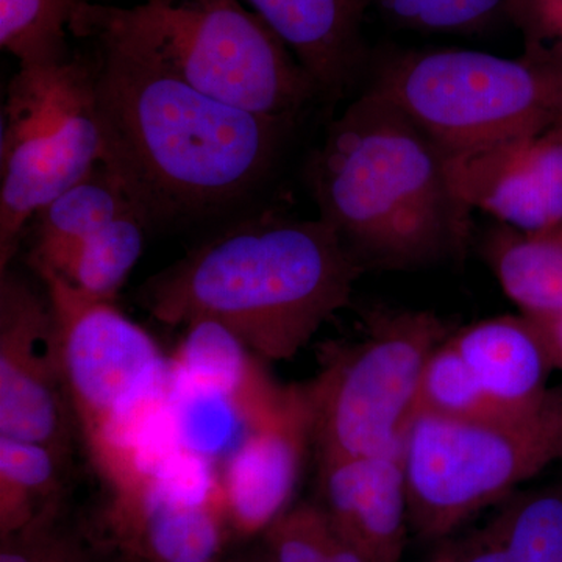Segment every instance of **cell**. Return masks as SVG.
<instances>
[{
    "label": "cell",
    "instance_id": "f1b7e54d",
    "mask_svg": "<svg viewBox=\"0 0 562 562\" xmlns=\"http://www.w3.org/2000/svg\"><path fill=\"white\" fill-rule=\"evenodd\" d=\"M338 538V536H336ZM295 562H364L357 553L351 552L349 547L344 546L341 541H336L330 553L319 554V557L306 558V560Z\"/></svg>",
    "mask_w": 562,
    "mask_h": 562
},
{
    "label": "cell",
    "instance_id": "52a82bcc",
    "mask_svg": "<svg viewBox=\"0 0 562 562\" xmlns=\"http://www.w3.org/2000/svg\"><path fill=\"white\" fill-rule=\"evenodd\" d=\"M91 58L20 68L0 135V272L36 213L101 162Z\"/></svg>",
    "mask_w": 562,
    "mask_h": 562
},
{
    "label": "cell",
    "instance_id": "6da1fadb",
    "mask_svg": "<svg viewBox=\"0 0 562 562\" xmlns=\"http://www.w3.org/2000/svg\"><path fill=\"white\" fill-rule=\"evenodd\" d=\"M70 33L94 47L101 162L147 232L221 216L269 179L294 120L258 116L195 90L128 9L88 0Z\"/></svg>",
    "mask_w": 562,
    "mask_h": 562
},
{
    "label": "cell",
    "instance_id": "7a4b0ae2",
    "mask_svg": "<svg viewBox=\"0 0 562 562\" xmlns=\"http://www.w3.org/2000/svg\"><path fill=\"white\" fill-rule=\"evenodd\" d=\"M362 272L327 222L265 211L151 277L136 301L161 324L216 322L261 361H284L349 305Z\"/></svg>",
    "mask_w": 562,
    "mask_h": 562
},
{
    "label": "cell",
    "instance_id": "9c48e42d",
    "mask_svg": "<svg viewBox=\"0 0 562 562\" xmlns=\"http://www.w3.org/2000/svg\"><path fill=\"white\" fill-rule=\"evenodd\" d=\"M133 20L195 90L258 116L295 120L316 83L243 0H144Z\"/></svg>",
    "mask_w": 562,
    "mask_h": 562
},
{
    "label": "cell",
    "instance_id": "4316f807",
    "mask_svg": "<svg viewBox=\"0 0 562 562\" xmlns=\"http://www.w3.org/2000/svg\"><path fill=\"white\" fill-rule=\"evenodd\" d=\"M436 562H512L486 527L443 547Z\"/></svg>",
    "mask_w": 562,
    "mask_h": 562
},
{
    "label": "cell",
    "instance_id": "484cf974",
    "mask_svg": "<svg viewBox=\"0 0 562 562\" xmlns=\"http://www.w3.org/2000/svg\"><path fill=\"white\" fill-rule=\"evenodd\" d=\"M0 562H94L81 543L55 530L54 522L38 525L2 538Z\"/></svg>",
    "mask_w": 562,
    "mask_h": 562
},
{
    "label": "cell",
    "instance_id": "d6986e66",
    "mask_svg": "<svg viewBox=\"0 0 562 562\" xmlns=\"http://www.w3.org/2000/svg\"><path fill=\"white\" fill-rule=\"evenodd\" d=\"M68 462L43 443L0 436L2 538L55 520Z\"/></svg>",
    "mask_w": 562,
    "mask_h": 562
},
{
    "label": "cell",
    "instance_id": "5b68a950",
    "mask_svg": "<svg viewBox=\"0 0 562 562\" xmlns=\"http://www.w3.org/2000/svg\"><path fill=\"white\" fill-rule=\"evenodd\" d=\"M560 461L562 386L527 412L468 420L416 416L403 446L409 525L420 538H447Z\"/></svg>",
    "mask_w": 562,
    "mask_h": 562
},
{
    "label": "cell",
    "instance_id": "1f68e13d",
    "mask_svg": "<svg viewBox=\"0 0 562 562\" xmlns=\"http://www.w3.org/2000/svg\"><path fill=\"white\" fill-rule=\"evenodd\" d=\"M430 562H436V561H435V558H432V560H431Z\"/></svg>",
    "mask_w": 562,
    "mask_h": 562
},
{
    "label": "cell",
    "instance_id": "ba28073f",
    "mask_svg": "<svg viewBox=\"0 0 562 562\" xmlns=\"http://www.w3.org/2000/svg\"><path fill=\"white\" fill-rule=\"evenodd\" d=\"M452 333L432 312H373L364 339L306 384L317 458H403L422 372Z\"/></svg>",
    "mask_w": 562,
    "mask_h": 562
},
{
    "label": "cell",
    "instance_id": "9a60e30c",
    "mask_svg": "<svg viewBox=\"0 0 562 562\" xmlns=\"http://www.w3.org/2000/svg\"><path fill=\"white\" fill-rule=\"evenodd\" d=\"M475 379L505 413L535 408L553 371L535 325L525 314L475 322L450 335Z\"/></svg>",
    "mask_w": 562,
    "mask_h": 562
},
{
    "label": "cell",
    "instance_id": "e0dca14e",
    "mask_svg": "<svg viewBox=\"0 0 562 562\" xmlns=\"http://www.w3.org/2000/svg\"><path fill=\"white\" fill-rule=\"evenodd\" d=\"M135 210L120 181L99 162L85 179L63 192L33 216L29 265L38 273H58L85 243L110 222Z\"/></svg>",
    "mask_w": 562,
    "mask_h": 562
},
{
    "label": "cell",
    "instance_id": "ffe728a7",
    "mask_svg": "<svg viewBox=\"0 0 562 562\" xmlns=\"http://www.w3.org/2000/svg\"><path fill=\"white\" fill-rule=\"evenodd\" d=\"M147 235L136 210L127 211L74 251L54 276L90 297L114 302L143 255Z\"/></svg>",
    "mask_w": 562,
    "mask_h": 562
},
{
    "label": "cell",
    "instance_id": "f546056e",
    "mask_svg": "<svg viewBox=\"0 0 562 562\" xmlns=\"http://www.w3.org/2000/svg\"><path fill=\"white\" fill-rule=\"evenodd\" d=\"M532 236H549V238L557 239V241L562 243V227L557 228V231L546 233V235H532Z\"/></svg>",
    "mask_w": 562,
    "mask_h": 562
},
{
    "label": "cell",
    "instance_id": "7c38bea8",
    "mask_svg": "<svg viewBox=\"0 0 562 562\" xmlns=\"http://www.w3.org/2000/svg\"><path fill=\"white\" fill-rule=\"evenodd\" d=\"M313 443V406L306 386H290L280 405L255 422L222 462L221 502L228 528L266 532L291 508L303 461Z\"/></svg>",
    "mask_w": 562,
    "mask_h": 562
},
{
    "label": "cell",
    "instance_id": "cb8c5ba5",
    "mask_svg": "<svg viewBox=\"0 0 562 562\" xmlns=\"http://www.w3.org/2000/svg\"><path fill=\"white\" fill-rule=\"evenodd\" d=\"M506 0H375L391 24L422 33L482 32L505 18Z\"/></svg>",
    "mask_w": 562,
    "mask_h": 562
},
{
    "label": "cell",
    "instance_id": "3957f363",
    "mask_svg": "<svg viewBox=\"0 0 562 562\" xmlns=\"http://www.w3.org/2000/svg\"><path fill=\"white\" fill-rule=\"evenodd\" d=\"M306 180L319 220L364 271L431 268L469 249L472 210L453 191L446 154L372 88L330 122Z\"/></svg>",
    "mask_w": 562,
    "mask_h": 562
},
{
    "label": "cell",
    "instance_id": "4fadbf2b",
    "mask_svg": "<svg viewBox=\"0 0 562 562\" xmlns=\"http://www.w3.org/2000/svg\"><path fill=\"white\" fill-rule=\"evenodd\" d=\"M319 505L344 546L364 562H403L409 506L402 457L319 460Z\"/></svg>",
    "mask_w": 562,
    "mask_h": 562
},
{
    "label": "cell",
    "instance_id": "7402d4cb",
    "mask_svg": "<svg viewBox=\"0 0 562 562\" xmlns=\"http://www.w3.org/2000/svg\"><path fill=\"white\" fill-rule=\"evenodd\" d=\"M484 527L512 562H562V486L514 495Z\"/></svg>",
    "mask_w": 562,
    "mask_h": 562
},
{
    "label": "cell",
    "instance_id": "d4e9b609",
    "mask_svg": "<svg viewBox=\"0 0 562 562\" xmlns=\"http://www.w3.org/2000/svg\"><path fill=\"white\" fill-rule=\"evenodd\" d=\"M505 20L522 33L524 57L562 79V0H506Z\"/></svg>",
    "mask_w": 562,
    "mask_h": 562
},
{
    "label": "cell",
    "instance_id": "30bf717a",
    "mask_svg": "<svg viewBox=\"0 0 562 562\" xmlns=\"http://www.w3.org/2000/svg\"><path fill=\"white\" fill-rule=\"evenodd\" d=\"M76 432L49 299L5 269L0 272V436L43 443L69 461Z\"/></svg>",
    "mask_w": 562,
    "mask_h": 562
},
{
    "label": "cell",
    "instance_id": "4dcf8cb0",
    "mask_svg": "<svg viewBox=\"0 0 562 562\" xmlns=\"http://www.w3.org/2000/svg\"><path fill=\"white\" fill-rule=\"evenodd\" d=\"M250 562H272L271 557H269L268 550L265 549V552L257 558V560Z\"/></svg>",
    "mask_w": 562,
    "mask_h": 562
},
{
    "label": "cell",
    "instance_id": "ac0fdd59",
    "mask_svg": "<svg viewBox=\"0 0 562 562\" xmlns=\"http://www.w3.org/2000/svg\"><path fill=\"white\" fill-rule=\"evenodd\" d=\"M484 260L527 316L562 314V243L498 224L484 235Z\"/></svg>",
    "mask_w": 562,
    "mask_h": 562
},
{
    "label": "cell",
    "instance_id": "277c9868",
    "mask_svg": "<svg viewBox=\"0 0 562 562\" xmlns=\"http://www.w3.org/2000/svg\"><path fill=\"white\" fill-rule=\"evenodd\" d=\"M57 328L77 431L106 483L136 471L143 436L168 406L171 361L114 302L40 273Z\"/></svg>",
    "mask_w": 562,
    "mask_h": 562
},
{
    "label": "cell",
    "instance_id": "2e32d148",
    "mask_svg": "<svg viewBox=\"0 0 562 562\" xmlns=\"http://www.w3.org/2000/svg\"><path fill=\"white\" fill-rule=\"evenodd\" d=\"M184 328L187 335L171 360L172 376L222 392L254 424L280 405L288 387L277 386L262 371L260 358L233 333L211 321Z\"/></svg>",
    "mask_w": 562,
    "mask_h": 562
},
{
    "label": "cell",
    "instance_id": "44dd1931",
    "mask_svg": "<svg viewBox=\"0 0 562 562\" xmlns=\"http://www.w3.org/2000/svg\"><path fill=\"white\" fill-rule=\"evenodd\" d=\"M85 2L0 0V46L20 61V68L68 60L66 33Z\"/></svg>",
    "mask_w": 562,
    "mask_h": 562
},
{
    "label": "cell",
    "instance_id": "8992f818",
    "mask_svg": "<svg viewBox=\"0 0 562 562\" xmlns=\"http://www.w3.org/2000/svg\"><path fill=\"white\" fill-rule=\"evenodd\" d=\"M379 91L446 155L562 122V79L538 63L464 49L409 50L376 66Z\"/></svg>",
    "mask_w": 562,
    "mask_h": 562
},
{
    "label": "cell",
    "instance_id": "5bb4252c",
    "mask_svg": "<svg viewBox=\"0 0 562 562\" xmlns=\"http://www.w3.org/2000/svg\"><path fill=\"white\" fill-rule=\"evenodd\" d=\"M316 83L319 99L346 98L364 65L362 21L375 0H246Z\"/></svg>",
    "mask_w": 562,
    "mask_h": 562
},
{
    "label": "cell",
    "instance_id": "8fae6325",
    "mask_svg": "<svg viewBox=\"0 0 562 562\" xmlns=\"http://www.w3.org/2000/svg\"><path fill=\"white\" fill-rule=\"evenodd\" d=\"M446 162L453 191L472 211L527 235L562 227V122L446 155Z\"/></svg>",
    "mask_w": 562,
    "mask_h": 562
},
{
    "label": "cell",
    "instance_id": "603a6c76",
    "mask_svg": "<svg viewBox=\"0 0 562 562\" xmlns=\"http://www.w3.org/2000/svg\"><path fill=\"white\" fill-rule=\"evenodd\" d=\"M484 419L505 413L491 401L449 338L428 358L417 390L416 416Z\"/></svg>",
    "mask_w": 562,
    "mask_h": 562
},
{
    "label": "cell",
    "instance_id": "83f0119b",
    "mask_svg": "<svg viewBox=\"0 0 562 562\" xmlns=\"http://www.w3.org/2000/svg\"><path fill=\"white\" fill-rule=\"evenodd\" d=\"M527 316V314H525ZM535 325L553 369L562 371V314L527 316Z\"/></svg>",
    "mask_w": 562,
    "mask_h": 562
}]
</instances>
